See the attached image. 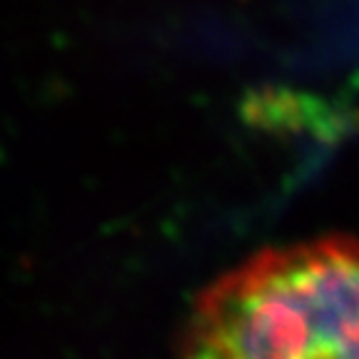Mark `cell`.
Listing matches in <instances>:
<instances>
[{
    "label": "cell",
    "instance_id": "6da1fadb",
    "mask_svg": "<svg viewBox=\"0 0 359 359\" xmlns=\"http://www.w3.org/2000/svg\"><path fill=\"white\" fill-rule=\"evenodd\" d=\"M177 359H359V242L275 247L215 280Z\"/></svg>",
    "mask_w": 359,
    "mask_h": 359
}]
</instances>
